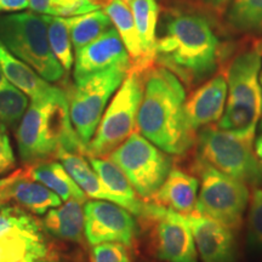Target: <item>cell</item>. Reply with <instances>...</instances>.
<instances>
[{"label": "cell", "instance_id": "cell-1", "mask_svg": "<svg viewBox=\"0 0 262 262\" xmlns=\"http://www.w3.org/2000/svg\"><path fill=\"white\" fill-rule=\"evenodd\" d=\"M185 85L169 70L158 66L145 72L143 96L137 112L139 133L171 156H186L194 148L196 134L186 122Z\"/></svg>", "mask_w": 262, "mask_h": 262}, {"label": "cell", "instance_id": "cell-2", "mask_svg": "<svg viewBox=\"0 0 262 262\" xmlns=\"http://www.w3.org/2000/svg\"><path fill=\"white\" fill-rule=\"evenodd\" d=\"M156 62L187 88L214 75L220 62V41L204 16L175 12L157 38Z\"/></svg>", "mask_w": 262, "mask_h": 262}, {"label": "cell", "instance_id": "cell-3", "mask_svg": "<svg viewBox=\"0 0 262 262\" xmlns=\"http://www.w3.org/2000/svg\"><path fill=\"white\" fill-rule=\"evenodd\" d=\"M22 162L33 165L57 158L61 150L85 156V145L72 126L67 95L32 100L17 127Z\"/></svg>", "mask_w": 262, "mask_h": 262}, {"label": "cell", "instance_id": "cell-4", "mask_svg": "<svg viewBox=\"0 0 262 262\" xmlns=\"http://www.w3.org/2000/svg\"><path fill=\"white\" fill-rule=\"evenodd\" d=\"M261 64L262 54L255 47L239 52L228 64L225 72L227 101L219 129L254 141L262 117V90L258 80Z\"/></svg>", "mask_w": 262, "mask_h": 262}, {"label": "cell", "instance_id": "cell-5", "mask_svg": "<svg viewBox=\"0 0 262 262\" xmlns=\"http://www.w3.org/2000/svg\"><path fill=\"white\" fill-rule=\"evenodd\" d=\"M0 42L49 83L63 78L64 70L51 50L42 15L32 11L0 16Z\"/></svg>", "mask_w": 262, "mask_h": 262}, {"label": "cell", "instance_id": "cell-6", "mask_svg": "<svg viewBox=\"0 0 262 262\" xmlns=\"http://www.w3.org/2000/svg\"><path fill=\"white\" fill-rule=\"evenodd\" d=\"M194 148L195 159L245 185H262V163L251 140L211 125L196 134Z\"/></svg>", "mask_w": 262, "mask_h": 262}, {"label": "cell", "instance_id": "cell-7", "mask_svg": "<svg viewBox=\"0 0 262 262\" xmlns=\"http://www.w3.org/2000/svg\"><path fill=\"white\" fill-rule=\"evenodd\" d=\"M145 73L129 70L112 102L103 113L96 133L85 149V156L104 158L134 133L143 96Z\"/></svg>", "mask_w": 262, "mask_h": 262}, {"label": "cell", "instance_id": "cell-8", "mask_svg": "<svg viewBox=\"0 0 262 262\" xmlns=\"http://www.w3.org/2000/svg\"><path fill=\"white\" fill-rule=\"evenodd\" d=\"M189 170L201 179L195 211L238 232L250 199L247 185L195 158Z\"/></svg>", "mask_w": 262, "mask_h": 262}, {"label": "cell", "instance_id": "cell-9", "mask_svg": "<svg viewBox=\"0 0 262 262\" xmlns=\"http://www.w3.org/2000/svg\"><path fill=\"white\" fill-rule=\"evenodd\" d=\"M130 68L118 66L91 74L77 81L67 95L72 126L85 147L96 133L108 101L119 89Z\"/></svg>", "mask_w": 262, "mask_h": 262}, {"label": "cell", "instance_id": "cell-10", "mask_svg": "<svg viewBox=\"0 0 262 262\" xmlns=\"http://www.w3.org/2000/svg\"><path fill=\"white\" fill-rule=\"evenodd\" d=\"M125 173L140 198L152 201L172 168V159L139 131H134L108 156Z\"/></svg>", "mask_w": 262, "mask_h": 262}, {"label": "cell", "instance_id": "cell-11", "mask_svg": "<svg viewBox=\"0 0 262 262\" xmlns=\"http://www.w3.org/2000/svg\"><path fill=\"white\" fill-rule=\"evenodd\" d=\"M140 220L149 231L150 247L157 258L164 262H198L194 238L186 216L147 202Z\"/></svg>", "mask_w": 262, "mask_h": 262}, {"label": "cell", "instance_id": "cell-12", "mask_svg": "<svg viewBox=\"0 0 262 262\" xmlns=\"http://www.w3.org/2000/svg\"><path fill=\"white\" fill-rule=\"evenodd\" d=\"M85 237L91 245L117 242L133 247L137 225L133 214L110 201H91L84 206Z\"/></svg>", "mask_w": 262, "mask_h": 262}, {"label": "cell", "instance_id": "cell-13", "mask_svg": "<svg viewBox=\"0 0 262 262\" xmlns=\"http://www.w3.org/2000/svg\"><path fill=\"white\" fill-rule=\"evenodd\" d=\"M203 262H237L238 244L235 232L195 210L186 216Z\"/></svg>", "mask_w": 262, "mask_h": 262}, {"label": "cell", "instance_id": "cell-14", "mask_svg": "<svg viewBox=\"0 0 262 262\" xmlns=\"http://www.w3.org/2000/svg\"><path fill=\"white\" fill-rule=\"evenodd\" d=\"M227 93L226 74L217 73L186 98L183 113L191 131L196 134L198 130L220 122L227 101Z\"/></svg>", "mask_w": 262, "mask_h": 262}, {"label": "cell", "instance_id": "cell-15", "mask_svg": "<svg viewBox=\"0 0 262 262\" xmlns=\"http://www.w3.org/2000/svg\"><path fill=\"white\" fill-rule=\"evenodd\" d=\"M118 66L131 67V60L119 33L111 27L75 52L74 80L77 83L91 74Z\"/></svg>", "mask_w": 262, "mask_h": 262}, {"label": "cell", "instance_id": "cell-16", "mask_svg": "<svg viewBox=\"0 0 262 262\" xmlns=\"http://www.w3.org/2000/svg\"><path fill=\"white\" fill-rule=\"evenodd\" d=\"M198 188V178L191 170L172 166L150 202L188 216L195 210Z\"/></svg>", "mask_w": 262, "mask_h": 262}, {"label": "cell", "instance_id": "cell-17", "mask_svg": "<svg viewBox=\"0 0 262 262\" xmlns=\"http://www.w3.org/2000/svg\"><path fill=\"white\" fill-rule=\"evenodd\" d=\"M0 66L6 80L25 93L31 100L62 97L64 93L38 74L31 66L10 52L0 42Z\"/></svg>", "mask_w": 262, "mask_h": 262}, {"label": "cell", "instance_id": "cell-18", "mask_svg": "<svg viewBox=\"0 0 262 262\" xmlns=\"http://www.w3.org/2000/svg\"><path fill=\"white\" fill-rule=\"evenodd\" d=\"M89 160L107 192L112 196V202L140 217L145 210L147 202L137 196L135 188L119 166L111 159L89 157Z\"/></svg>", "mask_w": 262, "mask_h": 262}, {"label": "cell", "instance_id": "cell-19", "mask_svg": "<svg viewBox=\"0 0 262 262\" xmlns=\"http://www.w3.org/2000/svg\"><path fill=\"white\" fill-rule=\"evenodd\" d=\"M42 224L45 229L54 237L62 241L81 243L85 235L83 203L70 199L64 205L49 211Z\"/></svg>", "mask_w": 262, "mask_h": 262}, {"label": "cell", "instance_id": "cell-20", "mask_svg": "<svg viewBox=\"0 0 262 262\" xmlns=\"http://www.w3.org/2000/svg\"><path fill=\"white\" fill-rule=\"evenodd\" d=\"M108 17L112 21L113 27L119 33L120 38L125 45L127 54L131 60V70H136L145 73L147 71L141 49L139 33L134 19L129 3L124 0H113L103 9Z\"/></svg>", "mask_w": 262, "mask_h": 262}, {"label": "cell", "instance_id": "cell-21", "mask_svg": "<svg viewBox=\"0 0 262 262\" xmlns=\"http://www.w3.org/2000/svg\"><path fill=\"white\" fill-rule=\"evenodd\" d=\"M10 198L19 206L27 209L35 215L45 214L49 209L60 206L62 199L56 193L42 183L35 181L31 176V169L9 187Z\"/></svg>", "mask_w": 262, "mask_h": 262}, {"label": "cell", "instance_id": "cell-22", "mask_svg": "<svg viewBox=\"0 0 262 262\" xmlns=\"http://www.w3.org/2000/svg\"><path fill=\"white\" fill-rule=\"evenodd\" d=\"M129 6L135 19L143 60L148 71L156 62L157 24H158L159 17L158 2L157 0H130Z\"/></svg>", "mask_w": 262, "mask_h": 262}, {"label": "cell", "instance_id": "cell-23", "mask_svg": "<svg viewBox=\"0 0 262 262\" xmlns=\"http://www.w3.org/2000/svg\"><path fill=\"white\" fill-rule=\"evenodd\" d=\"M29 169H31V176L35 181L50 188L62 201L67 202L70 199H75L83 204L86 203L88 195L73 181L62 164L48 160V162L29 165Z\"/></svg>", "mask_w": 262, "mask_h": 262}, {"label": "cell", "instance_id": "cell-24", "mask_svg": "<svg viewBox=\"0 0 262 262\" xmlns=\"http://www.w3.org/2000/svg\"><path fill=\"white\" fill-rule=\"evenodd\" d=\"M57 158L61 160V164L70 173L73 181L83 189L88 196L112 202V196L107 192L93 166H90L84 159L83 155L70 150H61Z\"/></svg>", "mask_w": 262, "mask_h": 262}, {"label": "cell", "instance_id": "cell-25", "mask_svg": "<svg viewBox=\"0 0 262 262\" xmlns=\"http://www.w3.org/2000/svg\"><path fill=\"white\" fill-rule=\"evenodd\" d=\"M49 254L42 234L14 232L0 237V262H17L24 258L47 257Z\"/></svg>", "mask_w": 262, "mask_h": 262}, {"label": "cell", "instance_id": "cell-26", "mask_svg": "<svg viewBox=\"0 0 262 262\" xmlns=\"http://www.w3.org/2000/svg\"><path fill=\"white\" fill-rule=\"evenodd\" d=\"M63 18L70 28L72 45L75 52H78L85 45L94 41L101 34L113 27L111 18L101 9L83 15Z\"/></svg>", "mask_w": 262, "mask_h": 262}, {"label": "cell", "instance_id": "cell-27", "mask_svg": "<svg viewBox=\"0 0 262 262\" xmlns=\"http://www.w3.org/2000/svg\"><path fill=\"white\" fill-rule=\"evenodd\" d=\"M232 31L253 34L262 31V0H233L226 14Z\"/></svg>", "mask_w": 262, "mask_h": 262}, {"label": "cell", "instance_id": "cell-28", "mask_svg": "<svg viewBox=\"0 0 262 262\" xmlns=\"http://www.w3.org/2000/svg\"><path fill=\"white\" fill-rule=\"evenodd\" d=\"M48 26V38L52 52L60 62L64 72L71 71L73 66V45H72L70 28L64 18L60 16L42 15Z\"/></svg>", "mask_w": 262, "mask_h": 262}, {"label": "cell", "instance_id": "cell-29", "mask_svg": "<svg viewBox=\"0 0 262 262\" xmlns=\"http://www.w3.org/2000/svg\"><path fill=\"white\" fill-rule=\"evenodd\" d=\"M28 108V96L6 81L0 86V124L12 126L21 122Z\"/></svg>", "mask_w": 262, "mask_h": 262}, {"label": "cell", "instance_id": "cell-30", "mask_svg": "<svg viewBox=\"0 0 262 262\" xmlns=\"http://www.w3.org/2000/svg\"><path fill=\"white\" fill-rule=\"evenodd\" d=\"M27 232L32 234H41L39 222L28 215L22 208L15 205H0V237L14 233Z\"/></svg>", "mask_w": 262, "mask_h": 262}, {"label": "cell", "instance_id": "cell-31", "mask_svg": "<svg viewBox=\"0 0 262 262\" xmlns=\"http://www.w3.org/2000/svg\"><path fill=\"white\" fill-rule=\"evenodd\" d=\"M248 215V243L254 249H262V189L251 193Z\"/></svg>", "mask_w": 262, "mask_h": 262}, {"label": "cell", "instance_id": "cell-32", "mask_svg": "<svg viewBox=\"0 0 262 262\" xmlns=\"http://www.w3.org/2000/svg\"><path fill=\"white\" fill-rule=\"evenodd\" d=\"M91 262H131V254L126 245L117 242H107L94 245Z\"/></svg>", "mask_w": 262, "mask_h": 262}, {"label": "cell", "instance_id": "cell-33", "mask_svg": "<svg viewBox=\"0 0 262 262\" xmlns=\"http://www.w3.org/2000/svg\"><path fill=\"white\" fill-rule=\"evenodd\" d=\"M98 9L100 8L97 5L93 4L89 0H54L50 15L72 17V16L83 15Z\"/></svg>", "mask_w": 262, "mask_h": 262}, {"label": "cell", "instance_id": "cell-34", "mask_svg": "<svg viewBox=\"0 0 262 262\" xmlns=\"http://www.w3.org/2000/svg\"><path fill=\"white\" fill-rule=\"evenodd\" d=\"M15 165L16 158L10 139L6 134L5 126L0 124V173L10 171L15 168Z\"/></svg>", "mask_w": 262, "mask_h": 262}, {"label": "cell", "instance_id": "cell-35", "mask_svg": "<svg viewBox=\"0 0 262 262\" xmlns=\"http://www.w3.org/2000/svg\"><path fill=\"white\" fill-rule=\"evenodd\" d=\"M26 8H28V0H0V14L16 12Z\"/></svg>", "mask_w": 262, "mask_h": 262}, {"label": "cell", "instance_id": "cell-36", "mask_svg": "<svg viewBox=\"0 0 262 262\" xmlns=\"http://www.w3.org/2000/svg\"><path fill=\"white\" fill-rule=\"evenodd\" d=\"M54 0H28V8L40 15H50Z\"/></svg>", "mask_w": 262, "mask_h": 262}, {"label": "cell", "instance_id": "cell-37", "mask_svg": "<svg viewBox=\"0 0 262 262\" xmlns=\"http://www.w3.org/2000/svg\"><path fill=\"white\" fill-rule=\"evenodd\" d=\"M26 172H27V166H26L25 169H18V170H16L15 172H12L11 175L8 176V178L0 179V189L6 187V186L12 185V183L17 181V180H18L19 178H22V176H24Z\"/></svg>", "mask_w": 262, "mask_h": 262}, {"label": "cell", "instance_id": "cell-38", "mask_svg": "<svg viewBox=\"0 0 262 262\" xmlns=\"http://www.w3.org/2000/svg\"><path fill=\"white\" fill-rule=\"evenodd\" d=\"M10 186H6V187L0 189V205L5 204V203L11 201V198H10V189H9Z\"/></svg>", "mask_w": 262, "mask_h": 262}, {"label": "cell", "instance_id": "cell-39", "mask_svg": "<svg viewBox=\"0 0 262 262\" xmlns=\"http://www.w3.org/2000/svg\"><path fill=\"white\" fill-rule=\"evenodd\" d=\"M255 153H256L257 158L260 159V162L262 163V131L260 136L257 137L256 142H255Z\"/></svg>", "mask_w": 262, "mask_h": 262}, {"label": "cell", "instance_id": "cell-40", "mask_svg": "<svg viewBox=\"0 0 262 262\" xmlns=\"http://www.w3.org/2000/svg\"><path fill=\"white\" fill-rule=\"evenodd\" d=\"M203 3L209 6H212V8H220V6L227 4L229 0H202Z\"/></svg>", "mask_w": 262, "mask_h": 262}, {"label": "cell", "instance_id": "cell-41", "mask_svg": "<svg viewBox=\"0 0 262 262\" xmlns=\"http://www.w3.org/2000/svg\"><path fill=\"white\" fill-rule=\"evenodd\" d=\"M89 2H91L95 5H97L98 8L101 9V8H106V6L108 4H111V3H112L113 0H89Z\"/></svg>", "mask_w": 262, "mask_h": 262}, {"label": "cell", "instance_id": "cell-42", "mask_svg": "<svg viewBox=\"0 0 262 262\" xmlns=\"http://www.w3.org/2000/svg\"><path fill=\"white\" fill-rule=\"evenodd\" d=\"M6 78H5V75H4V73H3V70H2V66H0V86H2V85H4L5 83H6Z\"/></svg>", "mask_w": 262, "mask_h": 262}, {"label": "cell", "instance_id": "cell-43", "mask_svg": "<svg viewBox=\"0 0 262 262\" xmlns=\"http://www.w3.org/2000/svg\"><path fill=\"white\" fill-rule=\"evenodd\" d=\"M255 48H256L257 50L262 54V39H260V40H258L256 44H255Z\"/></svg>", "mask_w": 262, "mask_h": 262}, {"label": "cell", "instance_id": "cell-44", "mask_svg": "<svg viewBox=\"0 0 262 262\" xmlns=\"http://www.w3.org/2000/svg\"><path fill=\"white\" fill-rule=\"evenodd\" d=\"M258 80H260V85H261V90H262V70L260 71V77H258ZM260 130L262 131V117L260 120Z\"/></svg>", "mask_w": 262, "mask_h": 262}, {"label": "cell", "instance_id": "cell-45", "mask_svg": "<svg viewBox=\"0 0 262 262\" xmlns=\"http://www.w3.org/2000/svg\"><path fill=\"white\" fill-rule=\"evenodd\" d=\"M17 262H34V260H32V258H24V260H19Z\"/></svg>", "mask_w": 262, "mask_h": 262}, {"label": "cell", "instance_id": "cell-46", "mask_svg": "<svg viewBox=\"0 0 262 262\" xmlns=\"http://www.w3.org/2000/svg\"><path fill=\"white\" fill-rule=\"evenodd\" d=\"M39 262H51V261H39Z\"/></svg>", "mask_w": 262, "mask_h": 262}, {"label": "cell", "instance_id": "cell-47", "mask_svg": "<svg viewBox=\"0 0 262 262\" xmlns=\"http://www.w3.org/2000/svg\"><path fill=\"white\" fill-rule=\"evenodd\" d=\"M124 2H126V3H129V2H130V0H124Z\"/></svg>", "mask_w": 262, "mask_h": 262}]
</instances>
